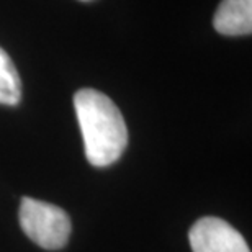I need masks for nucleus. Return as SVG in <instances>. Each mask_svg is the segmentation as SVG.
<instances>
[{
	"instance_id": "f257e3e1",
	"label": "nucleus",
	"mask_w": 252,
	"mask_h": 252,
	"mask_svg": "<svg viewBox=\"0 0 252 252\" xmlns=\"http://www.w3.org/2000/svg\"><path fill=\"white\" fill-rule=\"evenodd\" d=\"M74 108L89 162L95 167L117 162L128 146V129L117 105L98 90L82 89L74 95Z\"/></svg>"
},
{
	"instance_id": "f03ea898",
	"label": "nucleus",
	"mask_w": 252,
	"mask_h": 252,
	"mask_svg": "<svg viewBox=\"0 0 252 252\" xmlns=\"http://www.w3.org/2000/svg\"><path fill=\"white\" fill-rule=\"evenodd\" d=\"M18 215L23 233L39 248L58 251L67 244L72 224L63 208L25 196Z\"/></svg>"
},
{
	"instance_id": "7ed1b4c3",
	"label": "nucleus",
	"mask_w": 252,
	"mask_h": 252,
	"mask_svg": "<svg viewBox=\"0 0 252 252\" xmlns=\"http://www.w3.org/2000/svg\"><path fill=\"white\" fill-rule=\"evenodd\" d=\"M189 239L193 252H251L243 234L216 216H205L196 221Z\"/></svg>"
},
{
	"instance_id": "20e7f679",
	"label": "nucleus",
	"mask_w": 252,
	"mask_h": 252,
	"mask_svg": "<svg viewBox=\"0 0 252 252\" xmlns=\"http://www.w3.org/2000/svg\"><path fill=\"white\" fill-rule=\"evenodd\" d=\"M213 27L224 36L251 34L252 0H223L215 13Z\"/></svg>"
},
{
	"instance_id": "39448f33",
	"label": "nucleus",
	"mask_w": 252,
	"mask_h": 252,
	"mask_svg": "<svg viewBox=\"0 0 252 252\" xmlns=\"http://www.w3.org/2000/svg\"><path fill=\"white\" fill-rule=\"evenodd\" d=\"M22 100V80L7 53L0 48V103L17 105Z\"/></svg>"
},
{
	"instance_id": "423d86ee",
	"label": "nucleus",
	"mask_w": 252,
	"mask_h": 252,
	"mask_svg": "<svg viewBox=\"0 0 252 252\" xmlns=\"http://www.w3.org/2000/svg\"><path fill=\"white\" fill-rule=\"evenodd\" d=\"M84 2H87V0H84Z\"/></svg>"
}]
</instances>
